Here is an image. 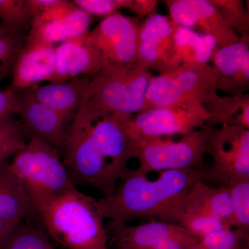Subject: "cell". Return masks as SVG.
<instances>
[{
  "label": "cell",
  "mask_w": 249,
  "mask_h": 249,
  "mask_svg": "<svg viewBox=\"0 0 249 249\" xmlns=\"http://www.w3.org/2000/svg\"><path fill=\"white\" fill-rule=\"evenodd\" d=\"M89 104L83 96L67 134L64 164L73 185L114 192L134 159V144L124 120Z\"/></svg>",
  "instance_id": "1"
},
{
  "label": "cell",
  "mask_w": 249,
  "mask_h": 249,
  "mask_svg": "<svg viewBox=\"0 0 249 249\" xmlns=\"http://www.w3.org/2000/svg\"><path fill=\"white\" fill-rule=\"evenodd\" d=\"M151 180L138 169H129L109 196L97 200L105 219L127 224L139 218L160 219L175 203L207 177V166L199 169L168 170Z\"/></svg>",
  "instance_id": "2"
},
{
  "label": "cell",
  "mask_w": 249,
  "mask_h": 249,
  "mask_svg": "<svg viewBox=\"0 0 249 249\" xmlns=\"http://www.w3.org/2000/svg\"><path fill=\"white\" fill-rule=\"evenodd\" d=\"M48 235L65 249H109V237L97 200L73 186L42 208Z\"/></svg>",
  "instance_id": "3"
},
{
  "label": "cell",
  "mask_w": 249,
  "mask_h": 249,
  "mask_svg": "<svg viewBox=\"0 0 249 249\" xmlns=\"http://www.w3.org/2000/svg\"><path fill=\"white\" fill-rule=\"evenodd\" d=\"M218 86L217 74L211 64L181 65L152 77L142 111L165 106L194 105L207 108L211 116L225 100L218 93Z\"/></svg>",
  "instance_id": "4"
},
{
  "label": "cell",
  "mask_w": 249,
  "mask_h": 249,
  "mask_svg": "<svg viewBox=\"0 0 249 249\" xmlns=\"http://www.w3.org/2000/svg\"><path fill=\"white\" fill-rule=\"evenodd\" d=\"M22 183L36 213L49 201L75 186L58 149L31 138L9 163Z\"/></svg>",
  "instance_id": "5"
},
{
  "label": "cell",
  "mask_w": 249,
  "mask_h": 249,
  "mask_svg": "<svg viewBox=\"0 0 249 249\" xmlns=\"http://www.w3.org/2000/svg\"><path fill=\"white\" fill-rule=\"evenodd\" d=\"M153 75L138 63L106 65L91 77L85 99L111 115L127 119L142 111Z\"/></svg>",
  "instance_id": "6"
},
{
  "label": "cell",
  "mask_w": 249,
  "mask_h": 249,
  "mask_svg": "<svg viewBox=\"0 0 249 249\" xmlns=\"http://www.w3.org/2000/svg\"><path fill=\"white\" fill-rule=\"evenodd\" d=\"M213 128L203 125L178 141L155 138L134 142V159L139 163L137 169L148 175L154 172L205 168L204 156Z\"/></svg>",
  "instance_id": "7"
},
{
  "label": "cell",
  "mask_w": 249,
  "mask_h": 249,
  "mask_svg": "<svg viewBox=\"0 0 249 249\" xmlns=\"http://www.w3.org/2000/svg\"><path fill=\"white\" fill-rule=\"evenodd\" d=\"M206 154L212 157L213 163L207 167L206 180L230 187L249 179V129L237 125L214 127Z\"/></svg>",
  "instance_id": "8"
},
{
  "label": "cell",
  "mask_w": 249,
  "mask_h": 249,
  "mask_svg": "<svg viewBox=\"0 0 249 249\" xmlns=\"http://www.w3.org/2000/svg\"><path fill=\"white\" fill-rule=\"evenodd\" d=\"M209 111L201 106L183 105L152 108L129 116L124 125L133 144L142 139L186 135L207 124Z\"/></svg>",
  "instance_id": "9"
},
{
  "label": "cell",
  "mask_w": 249,
  "mask_h": 249,
  "mask_svg": "<svg viewBox=\"0 0 249 249\" xmlns=\"http://www.w3.org/2000/svg\"><path fill=\"white\" fill-rule=\"evenodd\" d=\"M138 19L119 12L107 16L88 32L85 42L102 57L106 65L136 63L142 25Z\"/></svg>",
  "instance_id": "10"
},
{
  "label": "cell",
  "mask_w": 249,
  "mask_h": 249,
  "mask_svg": "<svg viewBox=\"0 0 249 249\" xmlns=\"http://www.w3.org/2000/svg\"><path fill=\"white\" fill-rule=\"evenodd\" d=\"M106 227L115 249H189L200 240L181 226L163 221L137 226L109 221Z\"/></svg>",
  "instance_id": "11"
},
{
  "label": "cell",
  "mask_w": 249,
  "mask_h": 249,
  "mask_svg": "<svg viewBox=\"0 0 249 249\" xmlns=\"http://www.w3.org/2000/svg\"><path fill=\"white\" fill-rule=\"evenodd\" d=\"M91 17L73 1L60 0L31 19L25 45H51L83 37L89 32Z\"/></svg>",
  "instance_id": "12"
},
{
  "label": "cell",
  "mask_w": 249,
  "mask_h": 249,
  "mask_svg": "<svg viewBox=\"0 0 249 249\" xmlns=\"http://www.w3.org/2000/svg\"><path fill=\"white\" fill-rule=\"evenodd\" d=\"M176 27L168 16H147L139 30L137 63L159 74L180 66L174 40Z\"/></svg>",
  "instance_id": "13"
},
{
  "label": "cell",
  "mask_w": 249,
  "mask_h": 249,
  "mask_svg": "<svg viewBox=\"0 0 249 249\" xmlns=\"http://www.w3.org/2000/svg\"><path fill=\"white\" fill-rule=\"evenodd\" d=\"M164 2L173 23L212 36L218 47L231 45L240 38L210 0H166Z\"/></svg>",
  "instance_id": "14"
},
{
  "label": "cell",
  "mask_w": 249,
  "mask_h": 249,
  "mask_svg": "<svg viewBox=\"0 0 249 249\" xmlns=\"http://www.w3.org/2000/svg\"><path fill=\"white\" fill-rule=\"evenodd\" d=\"M14 91L17 98V114L27 136L55 148H64L67 138L64 129L65 118L36 101L28 90Z\"/></svg>",
  "instance_id": "15"
},
{
  "label": "cell",
  "mask_w": 249,
  "mask_h": 249,
  "mask_svg": "<svg viewBox=\"0 0 249 249\" xmlns=\"http://www.w3.org/2000/svg\"><path fill=\"white\" fill-rule=\"evenodd\" d=\"M218 78V89L229 96L245 94L249 88V36L231 45L217 47L211 58Z\"/></svg>",
  "instance_id": "16"
},
{
  "label": "cell",
  "mask_w": 249,
  "mask_h": 249,
  "mask_svg": "<svg viewBox=\"0 0 249 249\" xmlns=\"http://www.w3.org/2000/svg\"><path fill=\"white\" fill-rule=\"evenodd\" d=\"M85 36L55 47V65L49 82L64 83L79 76L92 77L106 65L102 57L87 45Z\"/></svg>",
  "instance_id": "17"
},
{
  "label": "cell",
  "mask_w": 249,
  "mask_h": 249,
  "mask_svg": "<svg viewBox=\"0 0 249 249\" xmlns=\"http://www.w3.org/2000/svg\"><path fill=\"white\" fill-rule=\"evenodd\" d=\"M55 65V47L27 45L18 57L13 70V91L29 89L42 81H49Z\"/></svg>",
  "instance_id": "18"
},
{
  "label": "cell",
  "mask_w": 249,
  "mask_h": 249,
  "mask_svg": "<svg viewBox=\"0 0 249 249\" xmlns=\"http://www.w3.org/2000/svg\"><path fill=\"white\" fill-rule=\"evenodd\" d=\"M91 77L79 76L64 83L34 85L27 89L36 101L60 114L65 120L77 111Z\"/></svg>",
  "instance_id": "19"
},
{
  "label": "cell",
  "mask_w": 249,
  "mask_h": 249,
  "mask_svg": "<svg viewBox=\"0 0 249 249\" xmlns=\"http://www.w3.org/2000/svg\"><path fill=\"white\" fill-rule=\"evenodd\" d=\"M36 213L22 183L7 162L0 165V220L20 224Z\"/></svg>",
  "instance_id": "20"
},
{
  "label": "cell",
  "mask_w": 249,
  "mask_h": 249,
  "mask_svg": "<svg viewBox=\"0 0 249 249\" xmlns=\"http://www.w3.org/2000/svg\"><path fill=\"white\" fill-rule=\"evenodd\" d=\"M186 195L160 216V221L181 226L199 240L213 232L230 228L188 201Z\"/></svg>",
  "instance_id": "21"
},
{
  "label": "cell",
  "mask_w": 249,
  "mask_h": 249,
  "mask_svg": "<svg viewBox=\"0 0 249 249\" xmlns=\"http://www.w3.org/2000/svg\"><path fill=\"white\" fill-rule=\"evenodd\" d=\"M174 40L180 65L209 64L218 47L217 41L212 36L178 25L175 29Z\"/></svg>",
  "instance_id": "22"
},
{
  "label": "cell",
  "mask_w": 249,
  "mask_h": 249,
  "mask_svg": "<svg viewBox=\"0 0 249 249\" xmlns=\"http://www.w3.org/2000/svg\"><path fill=\"white\" fill-rule=\"evenodd\" d=\"M188 201L232 228L233 211L229 187H211L204 181L196 182L186 195Z\"/></svg>",
  "instance_id": "23"
},
{
  "label": "cell",
  "mask_w": 249,
  "mask_h": 249,
  "mask_svg": "<svg viewBox=\"0 0 249 249\" xmlns=\"http://www.w3.org/2000/svg\"><path fill=\"white\" fill-rule=\"evenodd\" d=\"M27 134L14 116L0 119V165L7 162L27 143Z\"/></svg>",
  "instance_id": "24"
},
{
  "label": "cell",
  "mask_w": 249,
  "mask_h": 249,
  "mask_svg": "<svg viewBox=\"0 0 249 249\" xmlns=\"http://www.w3.org/2000/svg\"><path fill=\"white\" fill-rule=\"evenodd\" d=\"M4 249H56L45 232L23 222L10 235Z\"/></svg>",
  "instance_id": "25"
},
{
  "label": "cell",
  "mask_w": 249,
  "mask_h": 249,
  "mask_svg": "<svg viewBox=\"0 0 249 249\" xmlns=\"http://www.w3.org/2000/svg\"><path fill=\"white\" fill-rule=\"evenodd\" d=\"M0 24L12 34L22 35L30 28V15L24 0H0Z\"/></svg>",
  "instance_id": "26"
},
{
  "label": "cell",
  "mask_w": 249,
  "mask_h": 249,
  "mask_svg": "<svg viewBox=\"0 0 249 249\" xmlns=\"http://www.w3.org/2000/svg\"><path fill=\"white\" fill-rule=\"evenodd\" d=\"M199 243L208 249H249V231L228 228L205 236Z\"/></svg>",
  "instance_id": "27"
},
{
  "label": "cell",
  "mask_w": 249,
  "mask_h": 249,
  "mask_svg": "<svg viewBox=\"0 0 249 249\" xmlns=\"http://www.w3.org/2000/svg\"><path fill=\"white\" fill-rule=\"evenodd\" d=\"M239 36L249 35L248 10L240 0H210Z\"/></svg>",
  "instance_id": "28"
},
{
  "label": "cell",
  "mask_w": 249,
  "mask_h": 249,
  "mask_svg": "<svg viewBox=\"0 0 249 249\" xmlns=\"http://www.w3.org/2000/svg\"><path fill=\"white\" fill-rule=\"evenodd\" d=\"M229 188L233 211L232 228L249 231V179L236 182Z\"/></svg>",
  "instance_id": "29"
},
{
  "label": "cell",
  "mask_w": 249,
  "mask_h": 249,
  "mask_svg": "<svg viewBox=\"0 0 249 249\" xmlns=\"http://www.w3.org/2000/svg\"><path fill=\"white\" fill-rule=\"evenodd\" d=\"M25 43L20 34H6L0 36V76L4 78L14 70Z\"/></svg>",
  "instance_id": "30"
},
{
  "label": "cell",
  "mask_w": 249,
  "mask_h": 249,
  "mask_svg": "<svg viewBox=\"0 0 249 249\" xmlns=\"http://www.w3.org/2000/svg\"><path fill=\"white\" fill-rule=\"evenodd\" d=\"M73 4L89 16L106 18L121 9L130 10L132 0H74Z\"/></svg>",
  "instance_id": "31"
},
{
  "label": "cell",
  "mask_w": 249,
  "mask_h": 249,
  "mask_svg": "<svg viewBox=\"0 0 249 249\" xmlns=\"http://www.w3.org/2000/svg\"><path fill=\"white\" fill-rule=\"evenodd\" d=\"M17 98L15 91L0 89V119L14 116L18 114Z\"/></svg>",
  "instance_id": "32"
},
{
  "label": "cell",
  "mask_w": 249,
  "mask_h": 249,
  "mask_svg": "<svg viewBox=\"0 0 249 249\" xmlns=\"http://www.w3.org/2000/svg\"><path fill=\"white\" fill-rule=\"evenodd\" d=\"M158 1L155 0H132L130 11L138 15L139 18L145 17L155 13Z\"/></svg>",
  "instance_id": "33"
},
{
  "label": "cell",
  "mask_w": 249,
  "mask_h": 249,
  "mask_svg": "<svg viewBox=\"0 0 249 249\" xmlns=\"http://www.w3.org/2000/svg\"><path fill=\"white\" fill-rule=\"evenodd\" d=\"M19 224L17 223L0 220V249H4L5 244L10 235Z\"/></svg>",
  "instance_id": "34"
},
{
  "label": "cell",
  "mask_w": 249,
  "mask_h": 249,
  "mask_svg": "<svg viewBox=\"0 0 249 249\" xmlns=\"http://www.w3.org/2000/svg\"><path fill=\"white\" fill-rule=\"evenodd\" d=\"M12 34V33L10 32V31L8 30L6 28L4 27V26L0 24V36L4 35V34Z\"/></svg>",
  "instance_id": "35"
},
{
  "label": "cell",
  "mask_w": 249,
  "mask_h": 249,
  "mask_svg": "<svg viewBox=\"0 0 249 249\" xmlns=\"http://www.w3.org/2000/svg\"><path fill=\"white\" fill-rule=\"evenodd\" d=\"M189 249H208L206 248H205L204 246H202L201 245L200 243H199V242H198L197 244H196V245L193 246V247H191Z\"/></svg>",
  "instance_id": "36"
},
{
  "label": "cell",
  "mask_w": 249,
  "mask_h": 249,
  "mask_svg": "<svg viewBox=\"0 0 249 249\" xmlns=\"http://www.w3.org/2000/svg\"><path fill=\"white\" fill-rule=\"evenodd\" d=\"M2 79H3L2 77H1V76H0V80H2Z\"/></svg>",
  "instance_id": "37"
}]
</instances>
